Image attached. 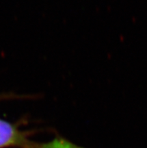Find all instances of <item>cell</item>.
I'll use <instances>...</instances> for the list:
<instances>
[{"label":"cell","instance_id":"obj_1","mask_svg":"<svg viewBox=\"0 0 147 148\" xmlns=\"http://www.w3.org/2000/svg\"><path fill=\"white\" fill-rule=\"evenodd\" d=\"M30 132L21 131L18 124L0 119V148H28L31 145Z\"/></svg>","mask_w":147,"mask_h":148},{"label":"cell","instance_id":"obj_2","mask_svg":"<svg viewBox=\"0 0 147 148\" xmlns=\"http://www.w3.org/2000/svg\"><path fill=\"white\" fill-rule=\"evenodd\" d=\"M28 148H84L74 144L61 136H56L53 140L46 143L33 142Z\"/></svg>","mask_w":147,"mask_h":148}]
</instances>
